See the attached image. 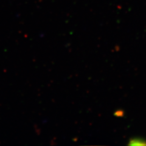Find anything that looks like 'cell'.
Segmentation results:
<instances>
[{
  "mask_svg": "<svg viewBox=\"0 0 146 146\" xmlns=\"http://www.w3.org/2000/svg\"><path fill=\"white\" fill-rule=\"evenodd\" d=\"M130 145H146V140L143 138H132L129 143Z\"/></svg>",
  "mask_w": 146,
  "mask_h": 146,
  "instance_id": "obj_1",
  "label": "cell"
}]
</instances>
